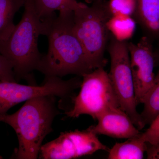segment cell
<instances>
[{
    "mask_svg": "<svg viewBox=\"0 0 159 159\" xmlns=\"http://www.w3.org/2000/svg\"><path fill=\"white\" fill-rule=\"evenodd\" d=\"M43 34L48 49L43 55L38 70L45 77H62L68 75L82 77L94 69L74 30V11H59L43 21Z\"/></svg>",
    "mask_w": 159,
    "mask_h": 159,
    "instance_id": "1",
    "label": "cell"
},
{
    "mask_svg": "<svg viewBox=\"0 0 159 159\" xmlns=\"http://www.w3.org/2000/svg\"><path fill=\"white\" fill-rule=\"evenodd\" d=\"M54 96H39L27 100L14 113L0 115V122L11 126L17 135L18 148L11 158L36 159L44 139L53 131L52 125L60 114Z\"/></svg>",
    "mask_w": 159,
    "mask_h": 159,
    "instance_id": "2",
    "label": "cell"
},
{
    "mask_svg": "<svg viewBox=\"0 0 159 159\" xmlns=\"http://www.w3.org/2000/svg\"><path fill=\"white\" fill-rule=\"evenodd\" d=\"M25 10L19 23L10 36L0 40V54L11 63L17 82L25 80L31 85H37L33 72L38 70L43 54L38 46L43 35L44 24L38 15L34 0H26Z\"/></svg>",
    "mask_w": 159,
    "mask_h": 159,
    "instance_id": "3",
    "label": "cell"
},
{
    "mask_svg": "<svg viewBox=\"0 0 159 159\" xmlns=\"http://www.w3.org/2000/svg\"><path fill=\"white\" fill-rule=\"evenodd\" d=\"M107 1L94 0L74 11V30L94 70L105 67V52L110 39L107 23L111 16Z\"/></svg>",
    "mask_w": 159,
    "mask_h": 159,
    "instance_id": "4",
    "label": "cell"
},
{
    "mask_svg": "<svg viewBox=\"0 0 159 159\" xmlns=\"http://www.w3.org/2000/svg\"><path fill=\"white\" fill-rule=\"evenodd\" d=\"M107 49L111 59L109 78L119 107L141 130L145 125L137 110L128 42L119 41L111 34Z\"/></svg>",
    "mask_w": 159,
    "mask_h": 159,
    "instance_id": "5",
    "label": "cell"
},
{
    "mask_svg": "<svg viewBox=\"0 0 159 159\" xmlns=\"http://www.w3.org/2000/svg\"><path fill=\"white\" fill-rule=\"evenodd\" d=\"M82 77L80 91L74 98L73 107L65 113L66 117L77 118L86 115L97 120L109 109L120 107L104 68L95 69Z\"/></svg>",
    "mask_w": 159,
    "mask_h": 159,
    "instance_id": "6",
    "label": "cell"
},
{
    "mask_svg": "<svg viewBox=\"0 0 159 159\" xmlns=\"http://www.w3.org/2000/svg\"><path fill=\"white\" fill-rule=\"evenodd\" d=\"M81 82L78 76L68 80L59 77H45L43 84L39 86L0 80V115L7 113L14 106L33 97L50 96L66 99L80 88Z\"/></svg>",
    "mask_w": 159,
    "mask_h": 159,
    "instance_id": "7",
    "label": "cell"
},
{
    "mask_svg": "<svg viewBox=\"0 0 159 159\" xmlns=\"http://www.w3.org/2000/svg\"><path fill=\"white\" fill-rule=\"evenodd\" d=\"M97 135L88 128L62 132L57 139L42 145L39 158L71 159L92 155L99 151H109Z\"/></svg>",
    "mask_w": 159,
    "mask_h": 159,
    "instance_id": "8",
    "label": "cell"
},
{
    "mask_svg": "<svg viewBox=\"0 0 159 159\" xmlns=\"http://www.w3.org/2000/svg\"><path fill=\"white\" fill-rule=\"evenodd\" d=\"M153 42L143 36L136 44L128 42L130 64L137 105L142 104L147 92L154 81Z\"/></svg>",
    "mask_w": 159,
    "mask_h": 159,
    "instance_id": "9",
    "label": "cell"
},
{
    "mask_svg": "<svg viewBox=\"0 0 159 159\" xmlns=\"http://www.w3.org/2000/svg\"><path fill=\"white\" fill-rule=\"evenodd\" d=\"M97 120V125L89 127L97 135L127 139L139 136L142 133L127 114L119 107L109 109L101 114Z\"/></svg>",
    "mask_w": 159,
    "mask_h": 159,
    "instance_id": "10",
    "label": "cell"
},
{
    "mask_svg": "<svg viewBox=\"0 0 159 159\" xmlns=\"http://www.w3.org/2000/svg\"><path fill=\"white\" fill-rule=\"evenodd\" d=\"M133 18L144 36L159 43V0H136Z\"/></svg>",
    "mask_w": 159,
    "mask_h": 159,
    "instance_id": "11",
    "label": "cell"
},
{
    "mask_svg": "<svg viewBox=\"0 0 159 159\" xmlns=\"http://www.w3.org/2000/svg\"><path fill=\"white\" fill-rule=\"evenodd\" d=\"M146 148V142L141 134L139 136L127 139L122 143H116L109 150L108 159H143Z\"/></svg>",
    "mask_w": 159,
    "mask_h": 159,
    "instance_id": "12",
    "label": "cell"
},
{
    "mask_svg": "<svg viewBox=\"0 0 159 159\" xmlns=\"http://www.w3.org/2000/svg\"><path fill=\"white\" fill-rule=\"evenodd\" d=\"M26 0H0V40L7 39L15 29L16 13L24 6Z\"/></svg>",
    "mask_w": 159,
    "mask_h": 159,
    "instance_id": "13",
    "label": "cell"
},
{
    "mask_svg": "<svg viewBox=\"0 0 159 159\" xmlns=\"http://www.w3.org/2000/svg\"><path fill=\"white\" fill-rule=\"evenodd\" d=\"M38 15L42 21L55 15V11H74L84 7V3L77 0H34Z\"/></svg>",
    "mask_w": 159,
    "mask_h": 159,
    "instance_id": "14",
    "label": "cell"
},
{
    "mask_svg": "<svg viewBox=\"0 0 159 159\" xmlns=\"http://www.w3.org/2000/svg\"><path fill=\"white\" fill-rule=\"evenodd\" d=\"M134 18L127 16H111L107 23L111 35L119 41H127L133 36L136 28Z\"/></svg>",
    "mask_w": 159,
    "mask_h": 159,
    "instance_id": "15",
    "label": "cell"
},
{
    "mask_svg": "<svg viewBox=\"0 0 159 159\" xmlns=\"http://www.w3.org/2000/svg\"><path fill=\"white\" fill-rule=\"evenodd\" d=\"M142 104L144 108L140 114L141 118L145 125H149L159 115V70Z\"/></svg>",
    "mask_w": 159,
    "mask_h": 159,
    "instance_id": "16",
    "label": "cell"
},
{
    "mask_svg": "<svg viewBox=\"0 0 159 159\" xmlns=\"http://www.w3.org/2000/svg\"><path fill=\"white\" fill-rule=\"evenodd\" d=\"M107 2L112 16L121 15L133 17L136 0H109Z\"/></svg>",
    "mask_w": 159,
    "mask_h": 159,
    "instance_id": "17",
    "label": "cell"
},
{
    "mask_svg": "<svg viewBox=\"0 0 159 159\" xmlns=\"http://www.w3.org/2000/svg\"><path fill=\"white\" fill-rule=\"evenodd\" d=\"M0 80L17 82L16 80L13 66L6 57L0 54Z\"/></svg>",
    "mask_w": 159,
    "mask_h": 159,
    "instance_id": "18",
    "label": "cell"
},
{
    "mask_svg": "<svg viewBox=\"0 0 159 159\" xmlns=\"http://www.w3.org/2000/svg\"><path fill=\"white\" fill-rule=\"evenodd\" d=\"M142 136L145 142L149 144L159 143V115L151 123L145 132L142 133Z\"/></svg>",
    "mask_w": 159,
    "mask_h": 159,
    "instance_id": "19",
    "label": "cell"
},
{
    "mask_svg": "<svg viewBox=\"0 0 159 159\" xmlns=\"http://www.w3.org/2000/svg\"><path fill=\"white\" fill-rule=\"evenodd\" d=\"M147 158L148 159H159V143L151 144L146 142Z\"/></svg>",
    "mask_w": 159,
    "mask_h": 159,
    "instance_id": "20",
    "label": "cell"
},
{
    "mask_svg": "<svg viewBox=\"0 0 159 159\" xmlns=\"http://www.w3.org/2000/svg\"><path fill=\"white\" fill-rule=\"evenodd\" d=\"M154 55L155 67L159 66V43H158L157 47L154 49Z\"/></svg>",
    "mask_w": 159,
    "mask_h": 159,
    "instance_id": "21",
    "label": "cell"
}]
</instances>
